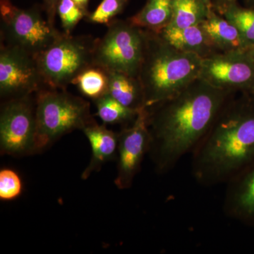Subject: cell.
<instances>
[{
  "instance_id": "cell-1",
  "label": "cell",
  "mask_w": 254,
  "mask_h": 254,
  "mask_svg": "<svg viewBox=\"0 0 254 254\" xmlns=\"http://www.w3.org/2000/svg\"><path fill=\"white\" fill-rule=\"evenodd\" d=\"M235 94L198 78L173 98L145 108L151 136L149 153L158 173H168L180 159L193 153Z\"/></svg>"
},
{
  "instance_id": "cell-2",
  "label": "cell",
  "mask_w": 254,
  "mask_h": 254,
  "mask_svg": "<svg viewBox=\"0 0 254 254\" xmlns=\"http://www.w3.org/2000/svg\"><path fill=\"white\" fill-rule=\"evenodd\" d=\"M192 174L210 187L230 182L254 164V98H229L193 150Z\"/></svg>"
},
{
  "instance_id": "cell-3",
  "label": "cell",
  "mask_w": 254,
  "mask_h": 254,
  "mask_svg": "<svg viewBox=\"0 0 254 254\" xmlns=\"http://www.w3.org/2000/svg\"><path fill=\"white\" fill-rule=\"evenodd\" d=\"M202 58L170 46L158 33L145 30L138 78L145 108L170 99L199 78Z\"/></svg>"
},
{
  "instance_id": "cell-4",
  "label": "cell",
  "mask_w": 254,
  "mask_h": 254,
  "mask_svg": "<svg viewBox=\"0 0 254 254\" xmlns=\"http://www.w3.org/2000/svg\"><path fill=\"white\" fill-rule=\"evenodd\" d=\"M36 152L41 153L60 138L95 123L86 100L66 89L46 87L36 93Z\"/></svg>"
},
{
  "instance_id": "cell-5",
  "label": "cell",
  "mask_w": 254,
  "mask_h": 254,
  "mask_svg": "<svg viewBox=\"0 0 254 254\" xmlns=\"http://www.w3.org/2000/svg\"><path fill=\"white\" fill-rule=\"evenodd\" d=\"M96 38L64 33L36 58L46 86L66 89L83 70L93 65Z\"/></svg>"
},
{
  "instance_id": "cell-6",
  "label": "cell",
  "mask_w": 254,
  "mask_h": 254,
  "mask_svg": "<svg viewBox=\"0 0 254 254\" xmlns=\"http://www.w3.org/2000/svg\"><path fill=\"white\" fill-rule=\"evenodd\" d=\"M43 6L21 9L11 0H0L1 43L36 57L63 33L42 14Z\"/></svg>"
},
{
  "instance_id": "cell-7",
  "label": "cell",
  "mask_w": 254,
  "mask_h": 254,
  "mask_svg": "<svg viewBox=\"0 0 254 254\" xmlns=\"http://www.w3.org/2000/svg\"><path fill=\"white\" fill-rule=\"evenodd\" d=\"M145 41V29L128 19H114L104 36L96 38L93 64L138 77Z\"/></svg>"
},
{
  "instance_id": "cell-8",
  "label": "cell",
  "mask_w": 254,
  "mask_h": 254,
  "mask_svg": "<svg viewBox=\"0 0 254 254\" xmlns=\"http://www.w3.org/2000/svg\"><path fill=\"white\" fill-rule=\"evenodd\" d=\"M32 95L3 101L0 112L1 155L36 154V102Z\"/></svg>"
},
{
  "instance_id": "cell-9",
  "label": "cell",
  "mask_w": 254,
  "mask_h": 254,
  "mask_svg": "<svg viewBox=\"0 0 254 254\" xmlns=\"http://www.w3.org/2000/svg\"><path fill=\"white\" fill-rule=\"evenodd\" d=\"M247 50L203 58L199 78L222 91L254 94V62Z\"/></svg>"
},
{
  "instance_id": "cell-10",
  "label": "cell",
  "mask_w": 254,
  "mask_h": 254,
  "mask_svg": "<svg viewBox=\"0 0 254 254\" xmlns=\"http://www.w3.org/2000/svg\"><path fill=\"white\" fill-rule=\"evenodd\" d=\"M46 87L34 56L1 43L0 97L3 101L30 96Z\"/></svg>"
},
{
  "instance_id": "cell-11",
  "label": "cell",
  "mask_w": 254,
  "mask_h": 254,
  "mask_svg": "<svg viewBox=\"0 0 254 254\" xmlns=\"http://www.w3.org/2000/svg\"><path fill=\"white\" fill-rule=\"evenodd\" d=\"M151 136L148 113L140 110L129 126L119 133L118 165L115 184L119 190H128L141 168L145 154L149 153Z\"/></svg>"
},
{
  "instance_id": "cell-12",
  "label": "cell",
  "mask_w": 254,
  "mask_h": 254,
  "mask_svg": "<svg viewBox=\"0 0 254 254\" xmlns=\"http://www.w3.org/2000/svg\"><path fill=\"white\" fill-rule=\"evenodd\" d=\"M229 184L224 205L225 213L254 226V164Z\"/></svg>"
},
{
  "instance_id": "cell-13",
  "label": "cell",
  "mask_w": 254,
  "mask_h": 254,
  "mask_svg": "<svg viewBox=\"0 0 254 254\" xmlns=\"http://www.w3.org/2000/svg\"><path fill=\"white\" fill-rule=\"evenodd\" d=\"M91 145L92 155L88 166L81 175L82 180L89 178L92 174L100 171L105 163L118 157L119 133L100 126L95 123L83 130Z\"/></svg>"
},
{
  "instance_id": "cell-14",
  "label": "cell",
  "mask_w": 254,
  "mask_h": 254,
  "mask_svg": "<svg viewBox=\"0 0 254 254\" xmlns=\"http://www.w3.org/2000/svg\"><path fill=\"white\" fill-rule=\"evenodd\" d=\"M200 26L219 53L243 51L249 48L237 26L213 9Z\"/></svg>"
},
{
  "instance_id": "cell-15",
  "label": "cell",
  "mask_w": 254,
  "mask_h": 254,
  "mask_svg": "<svg viewBox=\"0 0 254 254\" xmlns=\"http://www.w3.org/2000/svg\"><path fill=\"white\" fill-rule=\"evenodd\" d=\"M158 33L177 50L198 55L202 59L219 53L200 24L184 28L168 26Z\"/></svg>"
},
{
  "instance_id": "cell-16",
  "label": "cell",
  "mask_w": 254,
  "mask_h": 254,
  "mask_svg": "<svg viewBox=\"0 0 254 254\" xmlns=\"http://www.w3.org/2000/svg\"><path fill=\"white\" fill-rule=\"evenodd\" d=\"M108 93L130 109L140 111L145 108L144 92L138 77L118 71H108Z\"/></svg>"
},
{
  "instance_id": "cell-17",
  "label": "cell",
  "mask_w": 254,
  "mask_h": 254,
  "mask_svg": "<svg viewBox=\"0 0 254 254\" xmlns=\"http://www.w3.org/2000/svg\"><path fill=\"white\" fill-rule=\"evenodd\" d=\"M173 0H147L143 8L128 21L138 27L158 33L171 22Z\"/></svg>"
},
{
  "instance_id": "cell-18",
  "label": "cell",
  "mask_w": 254,
  "mask_h": 254,
  "mask_svg": "<svg viewBox=\"0 0 254 254\" xmlns=\"http://www.w3.org/2000/svg\"><path fill=\"white\" fill-rule=\"evenodd\" d=\"M212 9L202 0H173V14L169 26L184 28L200 25Z\"/></svg>"
},
{
  "instance_id": "cell-19",
  "label": "cell",
  "mask_w": 254,
  "mask_h": 254,
  "mask_svg": "<svg viewBox=\"0 0 254 254\" xmlns=\"http://www.w3.org/2000/svg\"><path fill=\"white\" fill-rule=\"evenodd\" d=\"M72 84L77 86L82 95L94 101L108 93V71L97 65H92L80 73Z\"/></svg>"
},
{
  "instance_id": "cell-20",
  "label": "cell",
  "mask_w": 254,
  "mask_h": 254,
  "mask_svg": "<svg viewBox=\"0 0 254 254\" xmlns=\"http://www.w3.org/2000/svg\"><path fill=\"white\" fill-rule=\"evenodd\" d=\"M94 103L97 115L103 123L108 125L131 123L139 112L127 108L108 93L95 100Z\"/></svg>"
},
{
  "instance_id": "cell-21",
  "label": "cell",
  "mask_w": 254,
  "mask_h": 254,
  "mask_svg": "<svg viewBox=\"0 0 254 254\" xmlns=\"http://www.w3.org/2000/svg\"><path fill=\"white\" fill-rule=\"evenodd\" d=\"M218 14L237 26L249 48L254 46V8L242 7L235 3Z\"/></svg>"
},
{
  "instance_id": "cell-22",
  "label": "cell",
  "mask_w": 254,
  "mask_h": 254,
  "mask_svg": "<svg viewBox=\"0 0 254 254\" xmlns=\"http://www.w3.org/2000/svg\"><path fill=\"white\" fill-rule=\"evenodd\" d=\"M57 13L60 16L64 33L68 35L71 34L80 21L88 17L90 14L73 0H60Z\"/></svg>"
},
{
  "instance_id": "cell-23",
  "label": "cell",
  "mask_w": 254,
  "mask_h": 254,
  "mask_svg": "<svg viewBox=\"0 0 254 254\" xmlns=\"http://www.w3.org/2000/svg\"><path fill=\"white\" fill-rule=\"evenodd\" d=\"M129 0H103L87 17L89 22L108 25L125 9Z\"/></svg>"
},
{
  "instance_id": "cell-24",
  "label": "cell",
  "mask_w": 254,
  "mask_h": 254,
  "mask_svg": "<svg viewBox=\"0 0 254 254\" xmlns=\"http://www.w3.org/2000/svg\"><path fill=\"white\" fill-rule=\"evenodd\" d=\"M22 190L21 177L14 170L4 168L0 171V199L4 201L16 199Z\"/></svg>"
},
{
  "instance_id": "cell-25",
  "label": "cell",
  "mask_w": 254,
  "mask_h": 254,
  "mask_svg": "<svg viewBox=\"0 0 254 254\" xmlns=\"http://www.w3.org/2000/svg\"><path fill=\"white\" fill-rule=\"evenodd\" d=\"M60 0H43V9L50 23L55 25Z\"/></svg>"
},
{
  "instance_id": "cell-26",
  "label": "cell",
  "mask_w": 254,
  "mask_h": 254,
  "mask_svg": "<svg viewBox=\"0 0 254 254\" xmlns=\"http://www.w3.org/2000/svg\"><path fill=\"white\" fill-rule=\"evenodd\" d=\"M235 3H237V0H213V9L217 12L220 13L227 6Z\"/></svg>"
},
{
  "instance_id": "cell-27",
  "label": "cell",
  "mask_w": 254,
  "mask_h": 254,
  "mask_svg": "<svg viewBox=\"0 0 254 254\" xmlns=\"http://www.w3.org/2000/svg\"><path fill=\"white\" fill-rule=\"evenodd\" d=\"M76 4H78L82 9L88 11V3L89 0H73Z\"/></svg>"
},
{
  "instance_id": "cell-28",
  "label": "cell",
  "mask_w": 254,
  "mask_h": 254,
  "mask_svg": "<svg viewBox=\"0 0 254 254\" xmlns=\"http://www.w3.org/2000/svg\"><path fill=\"white\" fill-rule=\"evenodd\" d=\"M247 53H249V55H250L251 58H252V59L253 60V61L254 62V46L250 47V48L247 49Z\"/></svg>"
},
{
  "instance_id": "cell-29",
  "label": "cell",
  "mask_w": 254,
  "mask_h": 254,
  "mask_svg": "<svg viewBox=\"0 0 254 254\" xmlns=\"http://www.w3.org/2000/svg\"><path fill=\"white\" fill-rule=\"evenodd\" d=\"M246 6L254 8V0H245Z\"/></svg>"
},
{
  "instance_id": "cell-30",
  "label": "cell",
  "mask_w": 254,
  "mask_h": 254,
  "mask_svg": "<svg viewBox=\"0 0 254 254\" xmlns=\"http://www.w3.org/2000/svg\"><path fill=\"white\" fill-rule=\"evenodd\" d=\"M203 2L205 3L210 7L213 8V0H202Z\"/></svg>"
},
{
  "instance_id": "cell-31",
  "label": "cell",
  "mask_w": 254,
  "mask_h": 254,
  "mask_svg": "<svg viewBox=\"0 0 254 254\" xmlns=\"http://www.w3.org/2000/svg\"><path fill=\"white\" fill-rule=\"evenodd\" d=\"M252 95H253V97L254 98V94H252Z\"/></svg>"
}]
</instances>
